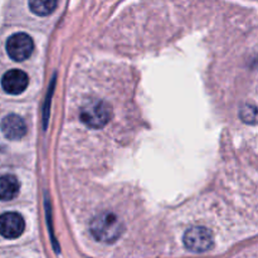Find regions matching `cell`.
<instances>
[{
	"instance_id": "6da1fadb",
	"label": "cell",
	"mask_w": 258,
	"mask_h": 258,
	"mask_svg": "<svg viewBox=\"0 0 258 258\" xmlns=\"http://www.w3.org/2000/svg\"><path fill=\"white\" fill-rule=\"evenodd\" d=\"M123 224L116 214L103 212L92 219L90 231L92 236L102 243H113L123 233Z\"/></svg>"
},
{
	"instance_id": "7a4b0ae2",
	"label": "cell",
	"mask_w": 258,
	"mask_h": 258,
	"mask_svg": "<svg viewBox=\"0 0 258 258\" xmlns=\"http://www.w3.org/2000/svg\"><path fill=\"white\" fill-rule=\"evenodd\" d=\"M112 117V107L103 100H91L81 108L80 118L91 128H101Z\"/></svg>"
},
{
	"instance_id": "3957f363",
	"label": "cell",
	"mask_w": 258,
	"mask_h": 258,
	"mask_svg": "<svg viewBox=\"0 0 258 258\" xmlns=\"http://www.w3.org/2000/svg\"><path fill=\"white\" fill-rule=\"evenodd\" d=\"M184 246L193 253L209 251L214 244V237L206 227H191L184 233Z\"/></svg>"
},
{
	"instance_id": "277c9868",
	"label": "cell",
	"mask_w": 258,
	"mask_h": 258,
	"mask_svg": "<svg viewBox=\"0 0 258 258\" xmlns=\"http://www.w3.org/2000/svg\"><path fill=\"white\" fill-rule=\"evenodd\" d=\"M34 42L27 33H15L7 40V52L13 60L23 62L32 55Z\"/></svg>"
},
{
	"instance_id": "5b68a950",
	"label": "cell",
	"mask_w": 258,
	"mask_h": 258,
	"mask_svg": "<svg viewBox=\"0 0 258 258\" xmlns=\"http://www.w3.org/2000/svg\"><path fill=\"white\" fill-rule=\"evenodd\" d=\"M25 229V222L20 214L8 212L0 216V236L7 239L19 238Z\"/></svg>"
},
{
	"instance_id": "8992f818",
	"label": "cell",
	"mask_w": 258,
	"mask_h": 258,
	"mask_svg": "<svg viewBox=\"0 0 258 258\" xmlns=\"http://www.w3.org/2000/svg\"><path fill=\"white\" fill-rule=\"evenodd\" d=\"M28 85H29V78L22 70L8 71L2 78L3 88L9 95H20L27 90Z\"/></svg>"
},
{
	"instance_id": "52a82bcc",
	"label": "cell",
	"mask_w": 258,
	"mask_h": 258,
	"mask_svg": "<svg viewBox=\"0 0 258 258\" xmlns=\"http://www.w3.org/2000/svg\"><path fill=\"white\" fill-rule=\"evenodd\" d=\"M0 128L5 138L13 141L20 140L27 134V123L23 120V117L15 115V113L5 116L0 123Z\"/></svg>"
},
{
	"instance_id": "ba28073f",
	"label": "cell",
	"mask_w": 258,
	"mask_h": 258,
	"mask_svg": "<svg viewBox=\"0 0 258 258\" xmlns=\"http://www.w3.org/2000/svg\"><path fill=\"white\" fill-rule=\"evenodd\" d=\"M19 180L12 174L0 176V201L9 202L17 198L19 194Z\"/></svg>"
},
{
	"instance_id": "9c48e42d",
	"label": "cell",
	"mask_w": 258,
	"mask_h": 258,
	"mask_svg": "<svg viewBox=\"0 0 258 258\" xmlns=\"http://www.w3.org/2000/svg\"><path fill=\"white\" fill-rule=\"evenodd\" d=\"M29 8L35 15L47 17L57 8V0H29Z\"/></svg>"
},
{
	"instance_id": "30bf717a",
	"label": "cell",
	"mask_w": 258,
	"mask_h": 258,
	"mask_svg": "<svg viewBox=\"0 0 258 258\" xmlns=\"http://www.w3.org/2000/svg\"><path fill=\"white\" fill-rule=\"evenodd\" d=\"M241 115L242 118H243L246 122H256V107H254V106H246V107L242 110Z\"/></svg>"
}]
</instances>
